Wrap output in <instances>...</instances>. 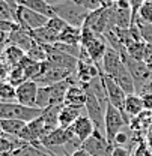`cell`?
<instances>
[{
	"label": "cell",
	"mask_w": 152,
	"mask_h": 156,
	"mask_svg": "<svg viewBox=\"0 0 152 156\" xmlns=\"http://www.w3.org/2000/svg\"><path fill=\"white\" fill-rule=\"evenodd\" d=\"M53 9H54L56 17L62 18L65 23H68L69 26L77 27V29H81L89 17V11L77 5L74 0H65L57 5H53Z\"/></svg>",
	"instance_id": "1"
},
{
	"label": "cell",
	"mask_w": 152,
	"mask_h": 156,
	"mask_svg": "<svg viewBox=\"0 0 152 156\" xmlns=\"http://www.w3.org/2000/svg\"><path fill=\"white\" fill-rule=\"evenodd\" d=\"M44 113L41 108L24 107L18 102H0V119H17L26 123L38 119Z\"/></svg>",
	"instance_id": "2"
},
{
	"label": "cell",
	"mask_w": 152,
	"mask_h": 156,
	"mask_svg": "<svg viewBox=\"0 0 152 156\" xmlns=\"http://www.w3.org/2000/svg\"><path fill=\"white\" fill-rule=\"evenodd\" d=\"M104 125H106V136L109 143L114 146V138L120 132V129L127 125H130V119L124 116L116 107H113L110 102L106 108V116H104Z\"/></svg>",
	"instance_id": "3"
},
{
	"label": "cell",
	"mask_w": 152,
	"mask_h": 156,
	"mask_svg": "<svg viewBox=\"0 0 152 156\" xmlns=\"http://www.w3.org/2000/svg\"><path fill=\"white\" fill-rule=\"evenodd\" d=\"M122 60H124L127 69L130 71V74H131V77H133V80H134L137 95H140V92L145 89V86L152 80V72L148 69V66H146L145 62L134 60V58H131L127 53L122 54Z\"/></svg>",
	"instance_id": "4"
},
{
	"label": "cell",
	"mask_w": 152,
	"mask_h": 156,
	"mask_svg": "<svg viewBox=\"0 0 152 156\" xmlns=\"http://www.w3.org/2000/svg\"><path fill=\"white\" fill-rule=\"evenodd\" d=\"M15 21L18 23L20 27H23L29 32H33V30L44 27L48 23V18L29 9V8H26V6H23V5H20L17 12H15Z\"/></svg>",
	"instance_id": "5"
},
{
	"label": "cell",
	"mask_w": 152,
	"mask_h": 156,
	"mask_svg": "<svg viewBox=\"0 0 152 156\" xmlns=\"http://www.w3.org/2000/svg\"><path fill=\"white\" fill-rule=\"evenodd\" d=\"M81 147L84 150H87L92 156H112V152L114 149V146L109 143L106 134H102L99 131H95L81 144Z\"/></svg>",
	"instance_id": "6"
},
{
	"label": "cell",
	"mask_w": 152,
	"mask_h": 156,
	"mask_svg": "<svg viewBox=\"0 0 152 156\" xmlns=\"http://www.w3.org/2000/svg\"><path fill=\"white\" fill-rule=\"evenodd\" d=\"M102 80H104V84H106L109 102H110L113 107H116L124 116H127V114H125V110H124V107H125V99H127V93L119 87V84H117L112 77L102 74ZM128 119H130V117H128Z\"/></svg>",
	"instance_id": "7"
},
{
	"label": "cell",
	"mask_w": 152,
	"mask_h": 156,
	"mask_svg": "<svg viewBox=\"0 0 152 156\" xmlns=\"http://www.w3.org/2000/svg\"><path fill=\"white\" fill-rule=\"evenodd\" d=\"M38 83L29 80V81H24L23 84H20L18 87H15V92H17V102L24 105V107H32V108H36L35 104H36V95H38Z\"/></svg>",
	"instance_id": "8"
},
{
	"label": "cell",
	"mask_w": 152,
	"mask_h": 156,
	"mask_svg": "<svg viewBox=\"0 0 152 156\" xmlns=\"http://www.w3.org/2000/svg\"><path fill=\"white\" fill-rule=\"evenodd\" d=\"M124 60H122V56L119 51H116L114 48H112L110 45L107 47V51L102 57V62H101V71L102 74L109 75V77H113L114 74L119 71V68L122 66Z\"/></svg>",
	"instance_id": "9"
},
{
	"label": "cell",
	"mask_w": 152,
	"mask_h": 156,
	"mask_svg": "<svg viewBox=\"0 0 152 156\" xmlns=\"http://www.w3.org/2000/svg\"><path fill=\"white\" fill-rule=\"evenodd\" d=\"M8 45H15V47H18L23 51L27 53L35 45V39L32 38V35H30L29 30H26V29H23V27L18 26L14 32L9 33V36H8Z\"/></svg>",
	"instance_id": "10"
},
{
	"label": "cell",
	"mask_w": 152,
	"mask_h": 156,
	"mask_svg": "<svg viewBox=\"0 0 152 156\" xmlns=\"http://www.w3.org/2000/svg\"><path fill=\"white\" fill-rule=\"evenodd\" d=\"M71 129H72L76 138L83 144L89 136L95 132V125L92 123V120L87 116H80L74 122V125L71 126Z\"/></svg>",
	"instance_id": "11"
},
{
	"label": "cell",
	"mask_w": 152,
	"mask_h": 156,
	"mask_svg": "<svg viewBox=\"0 0 152 156\" xmlns=\"http://www.w3.org/2000/svg\"><path fill=\"white\" fill-rule=\"evenodd\" d=\"M119 84V87L127 93V95H133V93H137L135 92V84H134V80L130 74V71L127 69L125 63H122V66L119 68V71L112 77Z\"/></svg>",
	"instance_id": "12"
},
{
	"label": "cell",
	"mask_w": 152,
	"mask_h": 156,
	"mask_svg": "<svg viewBox=\"0 0 152 156\" xmlns=\"http://www.w3.org/2000/svg\"><path fill=\"white\" fill-rule=\"evenodd\" d=\"M86 92L84 89L80 86V83L77 84H71L68 92H66V96H65V105H72V107H80V108H84L86 105Z\"/></svg>",
	"instance_id": "13"
},
{
	"label": "cell",
	"mask_w": 152,
	"mask_h": 156,
	"mask_svg": "<svg viewBox=\"0 0 152 156\" xmlns=\"http://www.w3.org/2000/svg\"><path fill=\"white\" fill-rule=\"evenodd\" d=\"M80 107H72V105H63L60 113H59V128H71L78 117L81 116Z\"/></svg>",
	"instance_id": "14"
},
{
	"label": "cell",
	"mask_w": 152,
	"mask_h": 156,
	"mask_svg": "<svg viewBox=\"0 0 152 156\" xmlns=\"http://www.w3.org/2000/svg\"><path fill=\"white\" fill-rule=\"evenodd\" d=\"M20 5H23V6H26V8L35 11V12H38L41 15L47 17L48 20L56 17L53 6L50 3H47L45 0H20Z\"/></svg>",
	"instance_id": "15"
},
{
	"label": "cell",
	"mask_w": 152,
	"mask_h": 156,
	"mask_svg": "<svg viewBox=\"0 0 152 156\" xmlns=\"http://www.w3.org/2000/svg\"><path fill=\"white\" fill-rule=\"evenodd\" d=\"M0 57L3 58V62L9 68H14V66H18L21 60L26 57V51H23L21 48L15 47V45H6V48Z\"/></svg>",
	"instance_id": "16"
},
{
	"label": "cell",
	"mask_w": 152,
	"mask_h": 156,
	"mask_svg": "<svg viewBox=\"0 0 152 156\" xmlns=\"http://www.w3.org/2000/svg\"><path fill=\"white\" fill-rule=\"evenodd\" d=\"M125 114L130 117V120L133 117H137L139 114H142L145 111L143 108V101H142V96L137 95V93H133V95H127V99H125Z\"/></svg>",
	"instance_id": "17"
},
{
	"label": "cell",
	"mask_w": 152,
	"mask_h": 156,
	"mask_svg": "<svg viewBox=\"0 0 152 156\" xmlns=\"http://www.w3.org/2000/svg\"><path fill=\"white\" fill-rule=\"evenodd\" d=\"M62 107L63 105H60V107H48L42 113V119H44V123H45V129H47L48 134L59 128V113H60Z\"/></svg>",
	"instance_id": "18"
},
{
	"label": "cell",
	"mask_w": 152,
	"mask_h": 156,
	"mask_svg": "<svg viewBox=\"0 0 152 156\" xmlns=\"http://www.w3.org/2000/svg\"><path fill=\"white\" fill-rule=\"evenodd\" d=\"M0 125H2L3 134L18 136L27 123L23 120H17V119H0Z\"/></svg>",
	"instance_id": "19"
},
{
	"label": "cell",
	"mask_w": 152,
	"mask_h": 156,
	"mask_svg": "<svg viewBox=\"0 0 152 156\" xmlns=\"http://www.w3.org/2000/svg\"><path fill=\"white\" fill-rule=\"evenodd\" d=\"M81 41V29H77L72 26H66V29L59 35V42L69 44V45H80Z\"/></svg>",
	"instance_id": "20"
},
{
	"label": "cell",
	"mask_w": 152,
	"mask_h": 156,
	"mask_svg": "<svg viewBox=\"0 0 152 156\" xmlns=\"http://www.w3.org/2000/svg\"><path fill=\"white\" fill-rule=\"evenodd\" d=\"M127 54L134 60H140L145 62L146 56V44L143 41H133L127 45Z\"/></svg>",
	"instance_id": "21"
},
{
	"label": "cell",
	"mask_w": 152,
	"mask_h": 156,
	"mask_svg": "<svg viewBox=\"0 0 152 156\" xmlns=\"http://www.w3.org/2000/svg\"><path fill=\"white\" fill-rule=\"evenodd\" d=\"M26 56L30 58V60L36 62V63H44V62H47V58H48V53H47V50H45L44 45L35 42V45L26 53Z\"/></svg>",
	"instance_id": "22"
},
{
	"label": "cell",
	"mask_w": 152,
	"mask_h": 156,
	"mask_svg": "<svg viewBox=\"0 0 152 156\" xmlns=\"http://www.w3.org/2000/svg\"><path fill=\"white\" fill-rule=\"evenodd\" d=\"M6 80H8L14 87H18L20 84H23L24 81H29V80L26 78V72H24V69H23L20 65L9 69V75H8Z\"/></svg>",
	"instance_id": "23"
},
{
	"label": "cell",
	"mask_w": 152,
	"mask_h": 156,
	"mask_svg": "<svg viewBox=\"0 0 152 156\" xmlns=\"http://www.w3.org/2000/svg\"><path fill=\"white\" fill-rule=\"evenodd\" d=\"M36 108L45 110L50 107V92H48V86H39L38 95H36Z\"/></svg>",
	"instance_id": "24"
},
{
	"label": "cell",
	"mask_w": 152,
	"mask_h": 156,
	"mask_svg": "<svg viewBox=\"0 0 152 156\" xmlns=\"http://www.w3.org/2000/svg\"><path fill=\"white\" fill-rule=\"evenodd\" d=\"M77 5H80V6H83L86 11H89V12H94V11H98V9H101V8H104V6H109V5H112V3H109L107 0H74Z\"/></svg>",
	"instance_id": "25"
},
{
	"label": "cell",
	"mask_w": 152,
	"mask_h": 156,
	"mask_svg": "<svg viewBox=\"0 0 152 156\" xmlns=\"http://www.w3.org/2000/svg\"><path fill=\"white\" fill-rule=\"evenodd\" d=\"M3 21H15V11L8 0H0V23Z\"/></svg>",
	"instance_id": "26"
},
{
	"label": "cell",
	"mask_w": 152,
	"mask_h": 156,
	"mask_svg": "<svg viewBox=\"0 0 152 156\" xmlns=\"http://www.w3.org/2000/svg\"><path fill=\"white\" fill-rule=\"evenodd\" d=\"M57 51L60 53H65V54H69L72 57L78 58L81 54V45H69V44H62V42H56L53 45Z\"/></svg>",
	"instance_id": "27"
},
{
	"label": "cell",
	"mask_w": 152,
	"mask_h": 156,
	"mask_svg": "<svg viewBox=\"0 0 152 156\" xmlns=\"http://www.w3.org/2000/svg\"><path fill=\"white\" fill-rule=\"evenodd\" d=\"M66 26H68V23H65L63 20L59 18V17H53V18L48 20V23H47V27L50 30H53L54 33H57V35H60L66 29Z\"/></svg>",
	"instance_id": "28"
},
{
	"label": "cell",
	"mask_w": 152,
	"mask_h": 156,
	"mask_svg": "<svg viewBox=\"0 0 152 156\" xmlns=\"http://www.w3.org/2000/svg\"><path fill=\"white\" fill-rule=\"evenodd\" d=\"M139 18L145 23L152 24V0H146L145 5L142 6L140 12H139Z\"/></svg>",
	"instance_id": "29"
},
{
	"label": "cell",
	"mask_w": 152,
	"mask_h": 156,
	"mask_svg": "<svg viewBox=\"0 0 152 156\" xmlns=\"http://www.w3.org/2000/svg\"><path fill=\"white\" fill-rule=\"evenodd\" d=\"M146 0H130V8H131V12H133V24H135V21L139 18V12L142 9V6L145 5Z\"/></svg>",
	"instance_id": "30"
},
{
	"label": "cell",
	"mask_w": 152,
	"mask_h": 156,
	"mask_svg": "<svg viewBox=\"0 0 152 156\" xmlns=\"http://www.w3.org/2000/svg\"><path fill=\"white\" fill-rule=\"evenodd\" d=\"M140 96H142V101H143V108H145V111L152 113V95H149V93H142Z\"/></svg>",
	"instance_id": "31"
},
{
	"label": "cell",
	"mask_w": 152,
	"mask_h": 156,
	"mask_svg": "<svg viewBox=\"0 0 152 156\" xmlns=\"http://www.w3.org/2000/svg\"><path fill=\"white\" fill-rule=\"evenodd\" d=\"M9 66L3 62V58L0 57V80H6L8 75H9Z\"/></svg>",
	"instance_id": "32"
},
{
	"label": "cell",
	"mask_w": 152,
	"mask_h": 156,
	"mask_svg": "<svg viewBox=\"0 0 152 156\" xmlns=\"http://www.w3.org/2000/svg\"><path fill=\"white\" fill-rule=\"evenodd\" d=\"M112 156H131V152L125 147H114Z\"/></svg>",
	"instance_id": "33"
},
{
	"label": "cell",
	"mask_w": 152,
	"mask_h": 156,
	"mask_svg": "<svg viewBox=\"0 0 152 156\" xmlns=\"http://www.w3.org/2000/svg\"><path fill=\"white\" fill-rule=\"evenodd\" d=\"M69 156H92V155H91L87 150H84L83 147H80V149L74 150V152H72V153H71Z\"/></svg>",
	"instance_id": "34"
},
{
	"label": "cell",
	"mask_w": 152,
	"mask_h": 156,
	"mask_svg": "<svg viewBox=\"0 0 152 156\" xmlns=\"http://www.w3.org/2000/svg\"><path fill=\"white\" fill-rule=\"evenodd\" d=\"M39 156H57V153H54V152H51L50 149H47V147H41V153H39Z\"/></svg>",
	"instance_id": "35"
},
{
	"label": "cell",
	"mask_w": 152,
	"mask_h": 156,
	"mask_svg": "<svg viewBox=\"0 0 152 156\" xmlns=\"http://www.w3.org/2000/svg\"><path fill=\"white\" fill-rule=\"evenodd\" d=\"M146 144H148V147H149V150L152 152V129H149V132L146 134Z\"/></svg>",
	"instance_id": "36"
},
{
	"label": "cell",
	"mask_w": 152,
	"mask_h": 156,
	"mask_svg": "<svg viewBox=\"0 0 152 156\" xmlns=\"http://www.w3.org/2000/svg\"><path fill=\"white\" fill-rule=\"evenodd\" d=\"M142 93H149V95H152V80L145 86V89L140 92V95H142Z\"/></svg>",
	"instance_id": "37"
},
{
	"label": "cell",
	"mask_w": 152,
	"mask_h": 156,
	"mask_svg": "<svg viewBox=\"0 0 152 156\" xmlns=\"http://www.w3.org/2000/svg\"><path fill=\"white\" fill-rule=\"evenodd\" d=\"M145 63H146L148 69L152 72V54H149V56H146V57H145Z\"/></svg>",
	"instance_id": "38"
},
{
	"label": "cell",
	"mask_w": 152,
	"mask_h": 156,
	"mask_svg": "<svg viewBox=\"0 0 152 156\" xmlns=\"http://www.w3.org/2000/svg\"><path fill=\"white\" fill-rule=\"evenodd\" d=\"M45 2H47V3H50V5L53 6V5H57V3H60V2H65V0H45Z\"/></svg>",
	"instance_id": "39"
},
{
	"label": "cell",
	"mask_w": 152,
	"mask_h": 156,
	"mask_svg": "<svg viewBox=\"0 0 152 156\" xmlns=\"http://www.w3.org/2000/svg\"><path fill=\"white\" fill-rule=\"evenodd\" d=\"M0 156H12V153H3V152H0Z\"/></svg>",
	"instance_id": "40"
},
{
	"label": "cell",
	"mask_w": 152,
	"mask_h": 156,
	"mask_svg": "<svg viewBox=\"0 0 152 156\" xmlns=\"http://www.w3.org/2000/svg\"><path fill=\"white\" fill-rule=\"evenodd\" d=\"M107 2H109V3H116L117 0H107Z\"/></svg>",
	"instance_id": "41"
},
{
	"label": "cell",
	"mask_w": 152,
	"mask_h": 156,
	"mask_svg": "<svg viewBox=\"0 0 152 156\" xmlns=\"http://www.w3.org/2000/svg\"><path fill=\"white\" fill-rule=\"evenodd\" d=\"M3 134V129H2V125H0V135Z\"/></svg>",
	"instance_id": "42"
}]
</instances>
